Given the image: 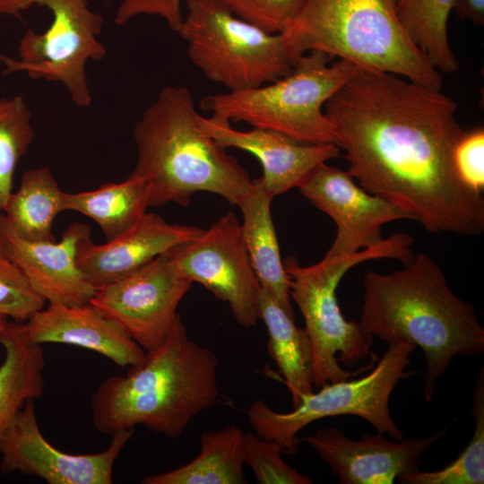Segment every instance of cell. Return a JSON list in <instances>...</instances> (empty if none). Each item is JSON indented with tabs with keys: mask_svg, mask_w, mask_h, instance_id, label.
<instances>
[{
	"mask_svg": "<svg viewBox=\"0 0 484 484\" xmlns=\"http://www.w3.org/2000/svg\"><path fill=\"white\" fill-rule=\"evenodd\" d=\"M458 105L441 90L360 70L325 103L347 170L362 188L397 206L430 233L480 236L484 198L453 162L463 133Z\"/></svg>",
	"mask_w": 484,
	"mask_h": 484,
	"instance_id": "obj_1",
	"label": "cell"
},
{
	"mask_svg": "<svg viewBox=\"0 0 484 484\" xmlns=\"http://www.w3.org/2000/svg\"><path fill=\"white\" fill-rule=\"evenodd\" d=\"M177 33L190 61L228 91L259 87L288 74L301 56L284 33H270L217 0H187Z\"/></svg>",
	"mask_w": 484,
	"mask_h": 484,
	"instance_id": "obj_8",
	"label": "cell"
},
{
	"mask_svg": "<svg viewBox=\"0 0 484 484\" xmlns=\"http://www.w3.org/2000/svg\"><path fill=\"white\" fill-rule=\"evenodd\" d=\"M231 13L270 33H284L306 0H217Z\"/></svg>",
	"mask_w": 484,
	"mask_h": 484,
	"instance_id": "obj_31",
	"label": "cell"
},
{
	"mask_svg": "<svg viewBox=\"0 0 484 484\" xmlns=\"http://www.w3.org/2000/svg\"><path fill=\"white\" fill-rule=\"evenodd\" d=\"M203 230L170 224L158 214L146 212L130 229L102 245L93 243L91 237L83 238L77 249V264L97 289L129 275Z\"/></svg>",
	"mask_w": 484,
	"mask_h": 484,
	"instance_id": "obj_18",
	"label": "cell"
},
{
	"mask_svg": "<svg viewBox=\"0 0 484 484\" xmlns=\"http://www.w3.org/2000/svg\"><path fill=\"white\" fill-rule=\"evenodd\" d=\"M453 162L462 183L476 194L484 191V129L463 131L453 152Z\"/></svg>",
	"mask_w": 484,
	"mask_h": 484,
	"instance_id": "obj_32",
	"label": "cell"
},
{
	"mask_svg": "<svg viewBox=\"0 0 484 484\" xmlns=\"http://www.w3.org/2000/svg\"><path fill=\"white\" fill-rule=\"evenodd\" d=\"M412 245L413 238L410 235L393 233L378 245L349 256L324 257L308 266L300 265L294 256L283 262L290 298L304 317L305 329L311 341L315 387L367 371L375 366L376 360L351 372L342 368L339 362L352 366L368 356L377 359L371 351L374 337L359 323L346 320L341 312L336 290L342 277L352 267L368 260L393 258L407 264L414 256Z\"/></svg>",
	"mask_w": 484,
	"mask_h": 484,
	"instance_id": "obj_6",
	"label": "cell"
},
{
	"mask_svg": "<svg viewBox=\"0 0 484 484\" xmlns=\"http://www.w3.org/2000/svg\"><path fill=\"white\" fill-rule=\"evenodd\" d=\"M244 431L229 425L201 434L198 455L166 472L149 474L143 484H246Z\"/></svg>",
	"mask_w": 484,
	"mask_h": 484,
	"instance_id": "obj_23",
	"label": "cell"
},
{
	"mask_svg": "<svg viewBox=\"0 0 484 484\" xmlns=\"http://www.w3.org/2000/svg\"><path fill=\"white\" fill-rule=\"evenodd\" d=\"M284 34L300 54L319 50L361 70L443 86L440 72L406 35L389 0H306Z\"/></svg>",
	"mask_w": 484,
	"mask_h": 484,
	"instance_id": "obj_5",
	"label": "cell"
},
{
	"mask_svg": "<svg viewBox=\"0 0 484 484\" xmlns=\"http://www.w3.org/2000/svg\"><path fill=\"white\" fill-rule=\"evenodd\" d=\"M4 254L17 264L48 303L88 304L95 292L77 264L79 243L91 237L89 225L73 222L59 241H29L21 238L0 212Z\"/></svg>",
	"mask_w": 484,
	"mask_h": 484,
	"instance_id": "obj_16",
	"label": "cell"
},
{
	"mask_svg": "<svg viewBox=\"0 0 484 484\" xmlns=\"http://www.w3.org/2000/svg\"><path fill=\"white\" fill-rule=\"evenodd\" d=\"M415 346L405 341L388 342V348L367 375L354 380L327 383L317 392L303 395L292 411H275L263 400L246 410L255 433L277 442L286 454H295L299 445L298 433L312 422L341 415H354L369 422L381 435L403 439L392 418L389 400L398 382L414 372H407Z\"/></svg>",
	"mask_w": 484,
	"mask_h": 484,
	"instance_id": "obj_9",
	"label": "cell"
},
{
	"mask_svg": "<svg viewBox=\"0 0 484 484\" xmlns=\"http://www.w3.org/2000/svg\"><path fill=\"white\" fill-rule=\"evenodd\" d=\"M148 207L146 186L132 175L123 182L103 184L94 190L65 194V211L93 220L108 240L138 222Z\"/></svg>",
	"mask_w": 484,
	"mask_h": 484,
	"instance_id": "obj_25",
	"label": "cell"
},
{
	"mask_svg": "<svg viewBox=\"0 0 484 484\" xmlns=\"http://www.w3.org/2000/svg\"><path fill=\"white\" fill-rule=\"evenodd\" d=\"M448 426L425 436L389 440L383 435H363L354 440L339 428L327 427L303 437L330 465L341 484H392L401 475L419 470L428 448L447 432Z\"/></svg>",
	"mask_w": 484,
	"mask_h": 484,
	"instance_id": "obj_15",
	"label": "cell"
},
{
	"mask_svg": "<svg viewBox=\"0 0 484 484\" xmlns=\"http://www.w3.org/2000/svg\"><path fill=\"white\" fill-rule=\"evenodd\" d=\"M198 122L225 149L237 148L258 159L263 168L261 181L273 198L298 187L316 167L340 155V148L333 143H305L267 128L240 131L217 115H200Z\"/></svg>",
	"mask_w": 484,
	"mask_h": 484,
	"instance_id": "obj_17",
	"label": "cell"
},
{
	"mask_svg": "<svg viewBox=\"0 0 484 484\" xmlns=\"http://www.w3.org/2000/svg\"><path fill=\"white\" fill-rule=\"evenodd\" d=\"M219 364L212 350L190 339L179 317L143 362L98 385L91 399L94 428L112 435L143 426L180 437L194 418L216 403Z\"/></svg>",
	"mask_w": 484,
	"mask_h": 484,
	"instance_id": "obj_3",
	"label": "cell"
},
{
	"mask_svg": "<svg viewBox=\"0 0 484 484\" xmlns=\"http://www.w3.org/2000/svg\"><path fill=\"white\" fill-rule=\"evenodd\" d=\"M133 435L134 429L112 434L108 446L98 453L64 452L42 434L30 400L0 439V473L19 472L48 484H111L115 462Z\"/></svg>",
	"mask_w": 484,
	"mask_h": 484,
	"instance_id": "obj_13",
	"label": "cell"
},
{
	"mask_svg": "<svg viewBox=\"0 0 484 484\" xmlns=\"http://www.w3.org/2000/svg\"><path fill=\"white\" fill-rule=\"evenodd\" d=\"M31 117L22 96L0 99V212L13 192L14 171L34 140Z\"/></svg>",
	"mask_w": 484,
	"mask_h": 484,
	"instance_id": "obj_28",
	"label": "cell"
},
{
	"mask_svg": "<svg viewBox=\"0 0 484 484\" xmlns=\"http://www.w3.org/2000/svg\"><path fill=\"white\" fill-rule=\"evenodd\" d=\"M359 324L388 342L405 341L424 352V396L430 402L437 379L456 355L484 351V328L474 307L449 287L439 265L424 253L390 273L368 271Z\"/></svg>",
	"mask_w": 484,
	"mask_h": 484,
	"instance_id": "obj_2",
	"label": "cell"
},
{
	"mask_svg": "<svg viewBox=\"0 0 484 484\" xmlns=\"http://www.w3.org/2000/svg\"><path fill=\"white\" fill-rule=\"evenodd\" d=\"M7 322H8L7 318L0 316V332L4 328Z\"/></svg>",
	"mask_w": 484,
	"mask_h": 484,
	"instance_id": "obj_35",
	"label": "cell"
},
{
	"mask_svg": "<svg viewBox=\"0 0 484 484\" xmlns=\"http://www.w3.org/2000/svg\"><path fill=\"white\" fill-rule=\"evenodd\" d=\"M453 11L459 20H469L478 26L484 24V0H455Z\"/></svg>",
	"mask_w": 484,
	"mask_h": 484,
	"instance_id": "obj_34",
	"label": "cell"
},
{
	"mask_svg": "<svg viewBox=\"0 0 484 484\" xmlns=\"http://www.w3.org/2000/svg\"><path fill=\"white\" fill-rule=\"evenodd\" d=\"M257 307L259 319L268 333V352L283 377L295 408L303 395L314 392L310 338L306 329L298 327L295 318L261 287Z\"/></svg>",
	"mask_w": 484,
	"mask_h": 484,
	"instance_id": "obj_21",
	"label": "cell"
},
{
	"mask_svg": "<svg viewBox=\"0 0 484 484\" xmlns=\"http://www.w3.org/2000/svg\"><path fill=\"white\" fill-rule=\"evenodd\" d=\"M4 359L0 365V439L27 402L44 391L46 360L42 345L30 341L19 323L0 332Z\"/></svg>",
	"mask_w": 484,
	"mask_h": 484,
	"instance_id": "obj_22",
	"label": "cell"
},
{
	"mask_svg": "<svg viewBox=\"0 0 484 484\" xmlns=\"http://www.w3.org/2000/svg\"><path fill=\"white\" fill-rule=\"evenodd\" d=\"M272 199L261 178L254 179L251 191L238 205L243 215L241 238L261 288L295 318L289 279L271 213Z\"/></svg>",
	"mask_w": 484,
	"mask_h": 484,
	"instance_id": "obj_20",
	"label": "cell"
},
{
	"mask_svg": "<svg viewBox=\"0 0 484 484\" xmlns=\"http://www.w3.org/2000/svg\"><path fill=\"white\" fill-rule=\"evenodd\" d=\"M0 255H5L2 234L0 232Z\"/></svg>",
	"mask_w": 484,
	"mask_h": 484,
	"instance_id": "obj_36",
	"label": "cell"
},
{
	"mask_svg": "<svg viewBox=\"0 0 484 484\" xmlns=\"http://www.w3.org/2000/svg\"><path fill=\"white\" fill-rule=\"evenodd\" d=\"M48 304L21 268L0 255V316L24 323Z\"/></svg>",
	"mask_w": 484,
	"mask_h": 484,
	"instance_id": "obj_30",
	"label": "cell"
},
{
	"mask_svg": "<svg viewBox=\"0 0 484 484\" xmlns=\"http://www.w3.org/2000/svg\"><path fill=\"white\" fill-rule=\"evenodd\" d=\"M455 0H389L396 18L411 42L438 71L459 69L449 44L447 23Z\"/></svg>",
	"mask_w": 484,
	"mask_h": 484,
	"instance_id": "obj_26",
	"label": "cell"
},
{
	"mask_svg": "<svg viewBox=\"0 0 484 484\" xmlns=\"http://www.w3.org/2000/svg\"><path fill=\"white\" fill-rule=\"evenodd\" d=\"M192 283L166 252L129 275L97 288L89 303L148 351L171 333L180 317L177 307Z\"/></svg>",
	"mask_w": 484,
	"mask_h": 484,
	"instance_id": "obj_12",
	"label": "cell"
},
{
	"mask_svg": "<svg viewBox=\"0 0 484 484\" xmlns=\"http://www.w3.org/2000/svg\"><path fill=\"white\" fill-rule=\"evenodd\" d=\"M34 4L49 9L52 22L43 33L25 31L18 60L0 56L5 72H25L33 79L61 83L75 105L91 106L86 64L107 55L99 39L103 17L90 8L88 0H0V13L17 15Z\"/></svg>",
	"mask_w": 484,
	"mask_h": 484,
	"instance_id": "obj_10",
	"label": "cell"
},
{
	"mask_svg": "<svg viewBox=\"0 0 484 484\" xmlns=\"http://www.w3.org/2000/svg\"><path fill=\"white\" fill-rule=\"evenodd\" d=\"M19 324L31 342L82 347L123 368L137 366L146 353L118 324L90 303L73 306L48 303Z\"/></svg>",
	"mask_w": 484,
	"mask_h": 484,
	"instance_id": "obj_19",
	"label": "cell"
},
{
	"mask_svg": "<svg viewBox=\"0 0 484 484\" xmlns=\"http://www.w3.org/2000/svg\"><path fill=\"white\" fill-rule=\"evenodd\" d=\"M65 194L48 167L27 170L3 211L11 228L29 241H55L52 228L65 211Z\"/></svg>",
	"mask_w": 484,
	"mask_h": 484,
	"instance_id": "obj_24",
	"label": "cell"
},
{
	"mask_svg": "<svg viewBox=\"0 0 484 484\" xmlns=\"http://www.w3.org/2000/svg\"><path fill=\"white\" fill-rule=\"evenodd\" d=\"M187 0H122L116 11L115 22L125 25L141 15L159 16L170 30L177 32L183 22L181 4Z\"/></svg>",
	"mask_w": 484,
	"mask_h": 484,
	"instance_id": "obj_33",
	"label": "cell"
},
{
	"mask_svg": "<svg viewBox=\"0 0 484 484\" xmlns=\"http://www.w3.org/2000/svg\"><path fill=\"white\" fill-rule=\"evenodd\" d=\"M245 463L252 469L259 484H311L313 480L286 463L281 446L273 440L245 433L243 442Z\"/></svg>",
	"mask_w": 484,
	"mask_h": 484,
	"instance_id": "obj_29",
	"label": "cell"
},
{
	"mask_svg": "<svg viewBox=\"0 0 484 484\" xmlns=\"http://www.w3.org/2000/svg\"><path fill=\"white\" fill-rule=\"evenodd\" d=\"M474 432L458 457L436 471H420L401 475L402 484H483L484 483V367L480 369L473 391L471 411Z\"/></svg>",
	"mask_w": 484,
	"mask_h": 484,
	"instance_id": "obj_27",
	"label": "cell"
},
{
	"mask_svg": "<svg viewBox=\"0 0 484 484\" xmlns=\"http://www.w3.org/2000/svg\"><path fill=\"white\" fill-rule=\"evenodd\" d=\"M333 59L319 50L307 51L285 76L252 89L205 96L201 107L230 122L272 129L305 143L337 145L324 105L361 69Z\"/></svg>",
	"mask_w": 484,
	"mask_h": 484,
	"instance_id": "obj_7",
	"label": "cell"
},
{
	"mask_svg": "<svg viewBox=\"0 0 484 484\" xmlns=\"http://www.w3.org/2000/svg\"><path fill=\"white\" fill-rule=\"evenodd\" d=\"M348 171L325 163L316 167L298 186L315 207L336 225V236L324 257L340 258L383 241L382 227L412 217L385 200L358 186Z\"/></svg>",
	"mask_w": 484,
	"mask_h": 484,
	"instance_id": "obj_14",
	"label": "cell"
},
{
	"mask_svg": "<svg viewBox=\"0 0 484 484\" xmlns=\"http://www.w3.org/2000/svg\"><path fill=\"white\" fill-rule=\"evenodd\" d=\"M168 254L182 276L225 302L238 324L246 328L256 324L261 286L241 238L240 222L232 212Z\"/></svg>",
	"mask_w": 484,
	"mask_h": 484,
	"instance_id": "obj_11",
	"label": "cell"
},
{
	"mask_svg": "<svg viewBox=\"0 0 484 484\" xmlns=\"http://www.w3.org/2000/svg\"><path fill=\"white\" fill-rule=\"evenodd\" d=\"M200 114L185 86H167L134 127L137 160L130 174L147 188L149 207L187 206L192 195L209 192L238 205L253 180L238 161L200 126Z\"/></svg>",
	"mask_w": 484,
	"mask_h": 484,
	"instance_id": "obj_4",
	"label": "cell"
}]
</instances>
